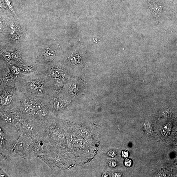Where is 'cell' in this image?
Returning a JSON list of instances; mask_svg holds the SVG:
<instances>
[{"mask_svg": "<svg viewBox=\"0 0 177 177\" xmlns=\"http://www.w3.org/2000/svg\"><path fill=\"white\" fill-rule=\"evenodd\" d=\"M16 86L19 91L28 96L48 99L53 95L51 81L38 71L21 74Z\"/></svg>", "mask_w": 177, "mask_h": 177, "instance_id": "cell-1", "label": "cell"}, {"mask_svg": "<svg viewBox=\"0 0 177 177\" xmlns=\"http://www.w3.org/2000/svg\"><path fill=\"white\" fill-rule=\"evenodd\" d=\"M48 122L44 123L37 119H18L14 126L19 135H26L33 139L42 136Z\"/></svg>", "mask_w": 177, "mask_h": 177, "instance_id": "cell-2", "label": "cell"}, {"mask_svg": "<svg viewBox=\"0 0 177 177\" xmlns=\"http://www.w3.org/2000/svg\"><path fill=\"white\" fill-rule=\"evenodd\" d=\"M0 111H11L18 101L21 92L16 85L0 83Z\"/></svg>", "mask_w": 177, "mask_h": 177, "instance_id": "cell-3", "label": "cell"}, {"mask_svg": "<svg viewBox=\"0 0 177 177\" xmlns=\"http://www.w3.org/2000/svg\"><path fill=\"white\" fill-rule=\"evenodd\" d=\"M54 148L44 137L39 136L32 139L30 144L21 157L25 159L37 158V156L50 152Z\"/></svg>", "mask_w": 177, "mask_h": 177, "instance_id": "cell-4", "label": "cell"}, {"mask_svg": "<svg viewBox=\"0 0 177 177\" xmlns=\"http://www.w3.org/2000/svg\"><path fill=\"white\" fill-rule=\"evenodd\" d=\"M62 96L59 94L52 96L48 99L49 108L56 117L68 108L72 103L71 100Z\"/></svg>", "mask_w": 177, "mask_h": 177, "instance_id": "cell-5", "label": "cell"}, {"mask_svg": "<svg viewBox=\"0 0 177 177\" xmlns=\"http://www.w3.org/2000/svg\"><path fill=\"white\" fill-rule=\"evenodd\" d=\"M32 141V139L25 135H20L12 145L6 148L9 153L11 155H23L28 147Z\"/></svg>", "mask_w": 177, "mask_h": 177, "instance_id": "cell-6", "label": "cell"}, {"mask_svg": "<svg viewBox=\"0 0 177 177\" xmlns=\"http://www.w3.org/2000/svg\"><path fill=\"white\" fill-rule=\"evenodd\" d=\"M19 77L14 76L11 73L7 67L6 64H1L0 83L8 85H16Z\"/></svg>", "mask_w": 177, "mask_h": 177, "instance_id": "cell-7", "label": "cell"}, {"mask_svg": "<svg viewBox=\"0 0 177 177\" xmlns=\"http://www.w3.org/2000/svg\"><path fill=\"white\" fill-rule=\"evenodd\" d=\"M147 2L152 14L158 22L163 14L164 2L162 0H147Z\"/></svg>", "mask_w": 177, "mask_h": 177, "instance_id": "cell-8", "label": "cell"}, {"mask_svg": "<svg viewBox=\"0 0 177 177\" xmlns=\"http://www.w3.org/2000/svg\"><path fill=\"white\" fill-rule=\"evenodd\" d=\"M1 122L14 127L18 118L15 117L13 113L8 111H0Z\"/></svg>", "mask_w": 177, "mask_h": 177, "instance_id": "cell-9", "label": "cell"}, {"mask_svg": "<svg viewBox=\"0 0 177 177\" xmlns=\"http://www.w3.org/2000/svg\"><path fill=\"white\" fill-rule=\"evenodd\" d=\"M22 74H28L38 71L39 65L36 63L32 64L22 65L21 66Z\"/></svg>", "mask_w": 177, "mask_h": 177, "instance_id": "cell-10", "label": "cell"}, {"mask_svg": "<svg viewBox=\"0 0 177 177\" xmlns=\"http://www.w3.org/2000/svg\"><path fill=\"white\" fill-rule=\"evenodd\" d=\"M1 152L5 149H6L7 138L6 133H5L3 129L1 128Z\"/></svg>", "mask_w": 177, "mask_h": 177, "instance_id": "cell-11", "label": "cell"}, {"mask_svg": "<svg viewBox=\"0 0 177 177\" xmlns=\"http://www.w3.org/2000/svg\"><path fill=\"white\" fill-rule=\"evenodd\" d=\"M132 164V162L130 159H126L125 161V164L127 167H129L131 166Z\"/></svg>", "mask_w": 177, "mask_h": 177, "instance_id": "cell-12", "label": "cell"}, {"mask_svg": "<svg viewBox=\"0 0 177 177\" xmlns=\"http://www.w3.org/2000/svg\"><path fill=\"white\" fill-rule=\"evenodd\" d=\"M0 176H1V177H9L7 175V174L5 173V172L1 167V174H0Z\"/></svg>", "mask_w": 177, "mask_h": 177, "instance_id": "cell-13", "label": "cell"}, {"mask_svg": "<svg viewBox=\"0 0 177 177\" xmlns=\"http://www.w3.org/2000/svg\"><path fill=\"white\" fill-rule=\"evenodd\" d=\"M122 156H123L124 158H128L129 156V154L128 152H125V151H123L122 153Z\"/></svg>", "mask_w": 177, "mask_h": 177, "instance_id": "cell-14", "label": "cell"}, {"mask_svg": "<svg viewBox=\"0 0 177 177\" xmlns=\"http://www.w3.org/2000/svg\"><path fill=\"white\" fill-rule=\"evenodd\" d=\"M116 153L115 151H112L109 153V155L110 157H113L115 156Z\"/></svg>", "mask_w": 177, "mask_h": 177, "instance_id": "cell-15", "label": "cell"}, {"mask_svg": "<svg viewBox=\"0 0 177 177\" xmlns=\"http://www.w3.org/2000/svg\"><path fill=\"white\" fill-rule=\"evenodd\" d=\"M111 166L113 167H114L116 166V163L115 162L112 161L111 163Z\"/></svg>", "mask_w": 177, "mask_h": 177, "instance_id": "cell-16", "label": "cell"}, {"mask_svg": "<svg viewBox=\"0 0 177 177\" xmlns=\"http://www.w3.org/2000/svg\"><path fill=\"white\" fill-rule=\"evenodd\" d=\"M120 174L119 173H116L115 174V176L116 177V176H120Z\"/></svg>", "mask_w": 177, "mask_h": 177, "instance_id": "cell-17", "label": "cell"}]
</instances>
